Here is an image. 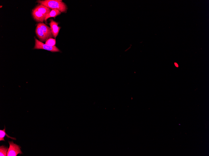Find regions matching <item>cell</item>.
<instances>
[{
    "label": "cell",
    "mask_w": 209,
    "mask_h": 156,
    "mask_svg": "<svg viewBox=\"0 0 209 156\" xmlns=\"http://www.w3.org/2000/svg\"><path fill=\"white\" fill-rule=\"evenodd\" d=\"M9 149L8 147H6L4 146H0V156H7Z\"/></svg>",
    "instance_id": "11"
},
{
    "label": "cell",
    "mask_w": 209,
    "mask_h": 156,
    "mask_svg": "<svg viewBox=\"0 0 209 156\" xmlns=\"http://www.w3.org/2000/svg\"><path fill=\"white\" fill-rule=\"evenodd\" d=\"M61 12L58 10H52L48 14L45 18V21L46 22L47 19L50 18H55L56 17L61 15Z\"/></svg>",
    "instance_id": "9"
},
{
    "label": "cell",
    "mask_w": 209,
    "mask_h": 156,
    "mask_svg": "<svg viewBox=\"0 0 209 156\" xmlns=\"http://www.w3.org/2000/svg\"><path fill=\"white\" fill-rule=\"evenodd\" d=\"M41 28L46 35L48 40L52 38L53 35L50 28L43 23H40L37 24Z\"/></svg>",
    "instance_id": "5"
},
{
    "label": "cell",
    "mask_w": 209,
    "mask_h": 156,
    "mask_svg": "<svg viewBox=\"0 0 209 156\" xmlns=\"http://www.w3.org/2000/svg\"><path fill=\"white\" fill-rule=\"evenodd\" d=\"M175 66L177 67H178V65L177 64V63H175Z\"/></svg>",
    "instance_id": "13"
},
{
    "label": "cell",
    "mask_w": 209,
    "mask_h": 156,
    "mask_svg": "<svg viewBox=\"0 0 209 156\" xmlns=\"http://www.w3.org/2000/svg\"><path fill=\"white\" fill-rule=\"evenodd\" d=\"M37 2L50 9L58 10L61 13L66 12L68 9L66 4L60 0L38 1Z\"/></svg>",
    "instance_id": "1"
},
{
    "label": "cell",
    "mask_w": 209,
    "mask_h": 156,
    "mask_svg": "<svg viewBox=\"0 0 209 156\" xmlns=\"http://www.w3.org/2000/svg\"><path fill=\"white\" fill-rule=\"evenodd\" d=\"M34 49H43L52 52H60V50L55 46H50L42 43L37 38H35Z\"/></svg>",
    "instance_id": "2"
},
{
    "label": "cell",
    "mask_w": 209,
    "mask_h": 156,
    "mask_svg": "<svg viewBox=\"0 0 209 156\" xmlns=\"http://www.w3.org/2000/svg\"><path fill=\"white\" fill-rule=\"evenodd\" d=\"M44 15L46 18L48 14L52 10L47 7L41 4H40L34 9Z\"/></svg>",
    "instance_id": "8"
},
{
    "label": "cell",
    "mask_w": 209,
    "mask_h": 156,
    "mask_svg": "<svg viewBox=\"0 0 209 156\" xmlns=\"http://www.w3.org/2000/svg\"><path fill=\"white\" fill-rule=\"evenodd\" d=\"M50 22L49 23L52 34L53 37L55 38L59 34L61 27L58 26V23L53 20V19L50 20Z\"/></svg>",
    "instance_id": "4"
},
{
    "label": "cell",
    "mask_w": 209,
    "mask_h": 156,
    "mask_svg": "<svg viewBox=\"0 0 209 156\" xmlns=\"http://www.w3.org/2000/svg\"><path fill=\"white\" fill-rule=\"evenodd\" d=\"M8 142L10 147L7 156H17L19 154H23L21 150V147L20 146L14 144L13 141H9Z\"/></svg>",
    "instance_id": "3"
},
{
    "label": "cell",
    "mask_w": 209,
    "mask_h": 156,
    "mask_svg": "<svg viewBox=\"0 0 209 156\" xmlns=\"http://www.w3.org/2000/svg\"><path fill=\"white\" fill-rule=\"evenodd\" d=\"M35 33L40 41L45 42L48 40L47 37L44 32L38 25L36 27Z\"/></svg>",
    "instance_id": "6"
},
{
    "label": "cell",
    "mask_w": 209,
    "mask_h": 156,
    "mask_svg": "<svg viewBox=\"0 0 209 156\" xmlns=\"http://www.w3.org/2000/svg\"><path fill=\"white\" fill-rule=\"evenodd\" d=\"M32 15L34 19L37 22H43L46 18L44 15L35 9L33 10Z\"/></svg>",
    "instance_id": "7"
},
{
    "label": "cell",
    "mask_w": 209,
    "mask_h": 156,
    "mask_svg": "<svg viewBox=\"0 0 209 156\" xmlns=\"http://www.w3.org/2000/svg\"><path fill=\"white\" fill-rule=\"evenodd\" d=\"M45 44L50 46H55L56 44L55 39L53 38L49 39L46 42Z\"/></svg>",
    "instance_id": "12"
},
{
    "label": "cell",
    "mask_w": 209,
    "mask_h": 156,
    "mask_svg": "<svg viewBox=\"0 0 209 156\" xmlns=\"http://www.w3.org/2000/svg\"><path fill=\"white\" fill-rule=\"evenodd\" d=\"M5 128L3 130H0V141H5L4 139V137L5 136H7V137L10 138L11 139L13 140H16V138H11L8 135H7L5 132V126H4Z\"/></svg>",
    "instance_id": "10"
}]
</instances>
